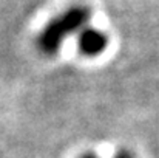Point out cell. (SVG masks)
<instances>
[{"label":"cell","mask_w":159,"mask_h":158,"mask_svg":"<svg viewBox=\"0 0 159 158\" xmlns=\"http://www.w3.org/2000/svg\"><path fill=\"white\" fill-rule=\"evenodd\" d=\"M90 16V9L85 6H73L65 12L56 16L39 36L40 50L50 54L56 53L68 36L88 26Z\"/></svg>","instance_id":"1"},{"label":"cell","mask_w":159,"mask_h":158,"mask_svg":"<svg viewBox=\"0 0 159 158\" xmlns=\"http://www.w3.org/2000/svg\"><path fill=\"white\" fill-rule=\"evenodd\" d=\"M77 44H79V50L84 56L94 57V56H99L104 53V50L108 45V39L101 30H96L88 25L79 33Z\"/></svg>","instance_id":"2"}]
</instances>
